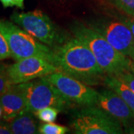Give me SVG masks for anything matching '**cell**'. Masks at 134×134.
<instances>
[{
	"instance_id": "6da1fadb",
	"label": "cell",
	"mask_w": 134,
	"mask_h": 134,
	"mask_svg": "<svg viewBox=\"0 0 134 134\" xmlns=\"http://www.w3.org/2000/svg\"><path fill=\"white\" fill-rule=\"evenodd\" d=\"M58 70L90 86L104 84L107 75L86 43L75 37L52 48Z\"/></svg>"
},
{
	"instance_id": "7a4b0ae2",
	"label": "cell",
	"mask_w": 134,
	"mask_h": 134,
	"mask_svg": "<svg viewBox=\"0 0 134 134\" xmlns=\"http://www.w3.org/2000/svg\"><path fill=\"white\" fill-rule=\"evenodd\" d=\"M70 29L74 37L90 48L98 63L107 75H116L133 70V63L131 58L115 49L100 34L88 25L75 21Z\"/></svg>"
},
{
	"instance_id": "3957f363",
	"label": "cell",
	"mask_w": 134,
	"mask_h": 134,
	"mask_svg": "<svg viewBox=\"0 0 134 134\" xmlns=\"http://www.w3.org/2000/svg\"><path fill=\"white\" fill-rule=\"evenodd\" d=\"M10 19L29 34L51 48L65 43L69 34L53 22L48 15L40 10L29 12H14Z\"/></svg>"
},
{
	"instance_id": "277c9868",
	"label": "cell",
	"mask_w": 134,
	"mask_h": 134,
	"mask_svg": "<svg viewBox=\"0 0 134 134\" xmlns=\"http://www.w3.org/2000/svg\"><path fill=\"white\" fill-rule=\"evenodd\" d=\"M0 31L5 36L11 58L15 61L29 57H41L53 63L52 48L40 43L14 22L0 19Z\"/></svg>"
},
{
	"instance_id": "5b68a950",
	"label": "cell",
	"mask_w": 134,
	"mask_h": 134,
	"mask_svg": "<svg viewBox=\"0 0 134 134\" xmlns=\"http://www.w3.org/2000/svg\"><path fill=\"white\" fill-rule=\"evenodd\" d=\"M70 126L77 134H121L123 126L117 119L97 106L72 110Z\"/></svg>"
},
{
	"instance_id": "8992f818",
	"label": "cell",
	"mask_w": 134,
	"mask_h": 134,
	"mask_svg": "<svg viewBox=\"0 0 134 134\" xmlns=\"http://www.w3.org/2000/svg\"><path fill=\"white\" fill-rule=\"evenodd\" d=\"M26 92L27 108L34 113L48 107L57 108L63 113L77 108L46 77L26 82Z\"/></svg>"
},
{
	"instance_id": "52a82bcc",
	"label": "cell",
	"mask_w": 134,
	"mask_h": 134,
	"mask_svg": "<svg viewBox=\"0 0 134 134\" xmlns=\"http://www.w3.org/2000/svg\"><path fill=\"white\" fill-rule=\"evenodd\" d=\"M46 77L77 107L97 105L98 92L91 86L60 71Z\"/></svg>"
},
{
	"instance_id": "ba28073f",
	"label": "cell",
	"mask_w": 134,
	"mask_h": 134,
	"mask_svg": "<svg viewBox=\"0 0 134 134\" xmlns=\"http://www.w3.org/2000/svg\"><path fill=\"white\" fill-rule=\"evenodd\" d=\"M89 26L100 34L119 52L130 58L134 52V36L120 19L100 18L92 20Z\"/></svg>"
},
{
	"instance_id": "9c48e42d",
	"label": "cell",
	"mask_w": 134,
	"mask_h": 134,
	"mask_svg": "<svg viewBox=\"0 0 134 134\" xmlns=\"http://www.w3.org/2000/svg\"><path fill=\"white\" fill-rule=\"evenodd\" d=\"M58 67L41 57H29L8 66V74L11 84L26 83L58 72Z\"/></svg>"
},
{
	"instance_id": "30bf717a",
	"label": "cell",
	"mask_w": 134,
	"mask_h": 134,
	"mask_svg": "<svg viewBox=\"0 0 134 134\" xmlns=\"http://www.w3.org/2000/svg\"><path fill=\"white\" fill-rule=\"evenodd\" d=\"M97 107L108 113L125 127V129L134 125V114L124 99L110 88L98 92Z\"/></svg>"
},
{
	"instance_id": "8fae6325",
	"label": "cell",
	"mask_w": 134,
	"mask_h": 134,
	"mask_svg": "<svg viewBox=\"0 0 134 134\" xmlns=\"http://www.w3.org/2000/svg\"><path fill=\"white\" fill-rule=\"evenodd\" d=\"M2 119L10 121L24 111L28 107L26 83L11 84L0 96Z\"/></svg>"
},
{
	"instance_id": "7c38bea8",
	"label": "cell",
	"mask_w": 134,
	"mask_h": 134,
	"mask_svg": "<svg viewBox=\"0 0 134 134\" xmlns=\"http://www.w3.org/2000/svg\"><path fill=\"white\" fill-rule=\"evenodd\" d=\"M35 114L26 108L24 111L9 121L13 134L39 133L38 122Z\"/></svg>"
},
{
	"instance_id": "4fadbf2b",
	"label": "cell",
	"mask_w": 134,
	"mask_h": 134,
	"mask_svg": "<svg viewBox=\"0 0 134 134\" xmlns=\"http://www.w3.org/2000/svg\"><path fill=\"white\" fill-rule=\"evenodd\" d=\"M104 84L107 88H110L118 93L129 106L134 114V92L129 86L117 77L113 75H107L106 77Z\"/></svg>"
},
{
	"instance_id": "5bb4252c",
	"label": "cell",
	"mask_w": 134,
	"mask_h": 134,
	"mask_svg": "<svg viewBox=\"0 0 134 134\" xmlns=\"http://www.w3.org/2000/svg\"><path fill=\"white\" fill-rule=\"evenodd\" d=\"M69 131V127L54 122H43L39 125V133L41 134H65Z\"/></svg>"
},
{
	"instance_id": "9a60e30c",
	"label": "cell",
	"mask_w": 134,
	"mask_h": 134,
	"mask_svg": "<svg viewBox=\"0 0 134 134\" xmlns=\"http://www.w3.org/2000/svg\"><path fill=\"white\" fill-rule=\"evenodd\" d=\"M60 110L57 108L48 107L37 111L34 113V114L37 119L43 122H54L55 120L57 119Z\"/></svg>"
},
{
	"instance_id": "2e32d148",
	"label": "cell",
	"mask_w": 134,
	"mask_h": 134,
	"mask_svg": "<svg viewBox=\"0 0 134 134\" xmlns=\"http://www.w3.org/2000/svg\"><path fill=\"white\" fill-rule=\"evenodd\" d=\"M118 10L130 17H134V0H108Z\"/></svg>"
},
{
	"instance_id": "e0dca14e",
	"label": "cell",
	"mask_w": 134,
	"mask_h": 134,
	"mask_svg": "<svg viewBox=\"0 0 134 134\" xmlns=\"http://www.w3.org/2000/svg\"><path fill=\"white\" fill-rule=\"evenodd\" d=\"M11 85L8 74V66L0 63V96Z\"/></svg>"
},
{
	"instance_id": "ac0fdd59",
	"label": "cell",
	"mask_w": 134,
	"mask_h": 134,
	"mask_svg": "<svg viewBox=\"0 0 134 134\" xmlns=\"http://www.w3.org/2000/svg\"><path fill=\"white\" fill-rule=\"evenodd\" d=\"M113 76L117 77L122 82H124L126 85L129 86L130 88L134 92V72L132 71L121 72Z\"/></svg>"
},
{
	"instance_id": "d6986e66",
	"label": "cell",
	"mask_w": 134,
	"mask_h": 134,
	"mask_svg": "<svg viewBox=\"0 0 134 134\" xmlns=\"http://www.w3.org/2000/svg\"><path fill=\"white\" fill-rule=\"evenodd\" d=\"M11 57V53L10 51L8 42L5 36L0 31V60H4Z\"/></svg>"
},
{
	"instance_id": "ffe728a7",
	"label": "cell",
	"mask_w": 134,
	"mask_h": 134,
	"mask_svg": "<svg viewBox=\"0 0 134 134\" xmlns=\"http://www.w3.org/2000/svg\"><path fill=\"white\" fill-rule=\"evenodd\" d=\"M0 2L5 8L13 7H16L22 10L25 8V0H0Z\"/></svg>"
},
{
	"instance_id": "44dd1931",
	"label": "cell",
	"mask_w": 134,
	"mask_h": 134,
	"mask_svg": "<svg viewBox=\"0 0 134 134\" xmlns=\"http://www.w3.org/2000/svg\"><path fill=\"white\" fill-rule=\"evenodd\" d=\"M119 19H120L121 22H123L132 31V33L134 36V17L130 16H119Z\"/></svg>"
},
{
	"instance_id": "7402d4cb",
	"label": "cell",
	"mask_w": 134,
	"mask_h": 134,
	"mask_svg": "<svg viewBox=\"0 0 134 134\" xmlns=\"http://www.w3.org/2000/svg\"><path fill=\"white\" fill-rule=\"evenodd\" d=\"M0 134H12L10 127L9 121L5 120L0 121Z\"/></svg>"
},
{
	"instance_id": "603a6c76",
	"label": "cell",
	"mask_w": 134,
	"mask_h": 134,
	"mask_svg": "<svg viewBox=\"0 0 134 134\" xmlns=\"http://www.w3.org/2000/svg\"><path fill=\"white\" fill-rule=\"evenodd\" d=\"M130 58H131V60H133V70H132V72H134V52L132 54V55L130 56Z\"/></svg>"
},
{
	"instance_id": "cb8c5ba5",
	"label": "cell",
	"mask_w": 134,
	"mask_h": 134,
	"mask_svg": "<svg viewBox=\"0 0 134 134\" xmlns=\"http://www.w3.org/2000/svg\"><path fill=\"white\" fill-rule=\"evenodd\" d=\"M2 117V107H0V118Z\"/></svg>"
}]
</instances>
